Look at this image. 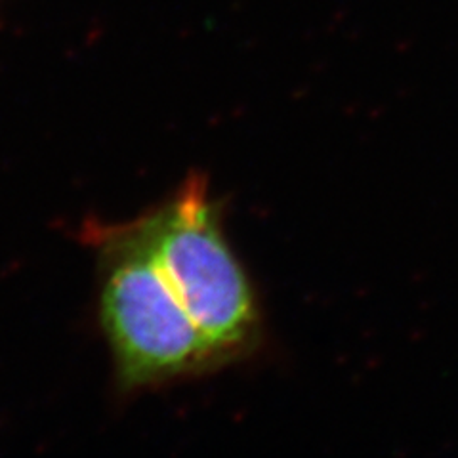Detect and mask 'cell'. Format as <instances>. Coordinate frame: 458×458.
Segmentation results:
<instances>
[{"mask_svg":"<svg viewBox=\"0 0 458 458\" xmlns=\"http://www.w3.org/2000/svg\"><path fill=\"white\" fill-rule=\"evenodd\" d=\"M136 225L220 365L260 350L262 308L227 241L208 182L191 174L168 203Z\"/></svg>","mask_w":458,"mask_h":458,"instance_id":"1","label":"cell"},{"mask_svg":"<svg viewBox=\"0 0 458 458\" xmlns=\"http://www.w3.org/2000/svg\"><path fill=\"white\" fill-rule=\"evenodd\" d=\"M102 315L124 388H151L222 367L138 225L113 242Z\"/></svg>","mask_w":458,"mask_h":458,"instance_id":"2","label":"cell"}]
</instances>
